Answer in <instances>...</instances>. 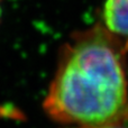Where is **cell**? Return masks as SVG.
<instances>
[{"label": "cell", "instance_id": "6da1fadb", "mask_svg": "<svg viewBox=\"0 0 128 128\" xmlns=\"http://www.w3.org/2000/svg\"><path fill=\"white\" fill-rule=\"evenodd\" d=\"M44 109L52 119L76 126L122 125L128 119L122 54L106 33L89 32L68 45Z\"/></svg>", "mask_w": 128, "mask_h": 128}, {"label": "cell", "instance_id": "7a4b0ae2", "mask_svg": "<svg viewBox=\"0 0 128 128\" xmlns=\"http://www.w3.org/2000/svg\"><path fill=\"white\" fill-rule=\"evenodd\" d=\"M104 19L110 33L128 40V0H106Z\"/></svg>", "mask_w": 128, "mask_h": 128}, {"label": "cell", "instance_id": "3957f363", "mask_svg": "<svg viewBox=\"0 0 128 128\" xmlns=\"http://www.w3.org/2000/svg\"><path fill=\"white\" fill-rule=\"evenodd\" d=\"M74 128H125L122 125H106V126H76Z\"/></svg>", "mask_w": 128, "mask_h": 128}]
</instances>
